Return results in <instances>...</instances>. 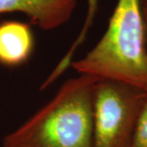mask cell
<instances>
[{
	"instance_id": "6da1fadb",
	"label": "cell",
	"mask_w": 147,
	"mask_h": 147,
	"mask_svg": "<svg viewBox=\"0 0 147 147\" xmlns=\"http://www.w3.org/2000/svg\"><path fill=\"white\" fill-rule=\"evenodd\" d=\"M99 79L67 80L47 104L3 137L1 147H93L92 95Z\"/></svg>"
},
{
	"instance_id": "7a4b0ae2",
	"label": "cell",
	"mask_w": 147,
	"mask_h": 147,
	"mask_svg": "<svg viewBox=\"0 0 147 147\" xmlns=\"http://www.w3.org/2000/svg\"><path fill=\"white\" fill-rule=\"evenodd\" d=\"M70 65L79 74L147 90V48L141 0H118L100 41Z\"/></svg>"
},
{
	"instance_id": "3957f363",
	"label": "cell",
	"mask_w": 147,
	"mask_h": 147,
	"mask_svg": "<svg viewBox=\"0 0 147 147\" xmlns=\"http://www.w3.org/2000/svg\"><path fill=\"white\" fill-rule=\"evenodd\" d=\"M145 90L99 79L92 95L93 147H130Z\"/></svg>"
},
{
	"instance_id": "277c9868",
	"label": "cell",
	"mask_w": 147,
	"mask_h": 147,
	"mask_svg": "<svg viewBox=\"0 0 147 147\" xmlns=\"http://www.w3.org/2000/svg\"><path fill=\"white\" fill-rule=\"evenodd\" d=\"M78 0H0V14L21 12L44 30L57 29L70 19Z\"/></svg>"
},
{
	"instance_id": "5b68a950",
	"label": "cell",
	"mask_w": 147,
	"mask_h": 147,
	"mask_svg": "<svg viewBox=\"0 0 147 147\" xmlns=\"http://www.w3.org/2000/svg\"><path fill=\"white\" fill-rule=\"evenodd\" d=\"M34 35L28 24L3 21L0 24V64L16 67L25 63L34 49Z\"/></svg>"
},
{
	"instance_id": "8992f818",
	"label": "cell",
	"mask_w": 147,
	"mask_h": 147,
	"mask_svg": "<svg viewBox=\"0 0 147 147\" xmlns=\"http://www.w3.org/2000/svg\"><path fill=\"white\" fill-rule=\"evenodd\" d=\"M98 1L99 0H88V11H87V16L85 18L84 26L77 37L76 40L73 42L72 46L69 49L68 52L59 61L57 65L52 71V73L49 74V76L46 79V80L42 83V88L45 89L48 86H50L53 83H54L71 65L74 53L78 49V47L84 42L88 33L89 31L90 28L93 24V21L96 17V14L97 12V8H98Z\"/></svg>"
},
{
	"instance_id": "52a82bcc",
	"label": "cell",
	"mask_w": 147,
	"mask_h": 147,
	"mask_svg": "<svg viewBox=\"0 0 147 147\" xmlns=\"http://www.w3.org/2000/svg\"><path fill=\"white\" fill-rule=\"evenodd\" d=\"M130 147H147V90H145L142 107Z\"/></svg>"
},
{
	"instance_id": "ba28073f",
	"label": "cell",
	"mask_w": 147,
	"mask_h": 147,
	"mask_svg": "<svg viewBox=\"0 0 147 147\" xmlns=\"http://www.w3.org/2000/svg\"><path fill=\"white\" fill-rule=\"evenodd\" d=\"M141 11H142L143 28H144L145 41L147 48V0H141Z\"/></svg>"
}]
</instances>
